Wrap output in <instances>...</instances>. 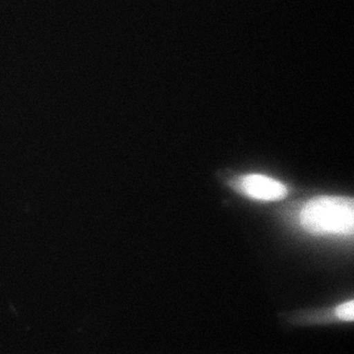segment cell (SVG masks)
<instances>
[{"label": "cell", "mask_w": 354, "mask_h": 354, "mask_svg": "<svg viewBox=\"0 0 354 354\" xmlns=\"http://www.w3.org/2000/svg\"><path fill=\"white\" fill-rule=\"evenodd\" d=\"M354 301H350L344 302L343 304L339 306L336 308V316L343 321L353 322L354 319L353 314Z\"/></svg>", "instance_id": "cell-3"}, {"label": "cell", "mask_w": 354, "mask_h": 354, "mask_svg": "<svg viewBox=\"0 0 354 354\" xmlns=\"http://www.w3.org/2000/svg\"><path fill=\"white\" fill-rule=\"evenodd\" d=\"M243 194L258 201H277L287 196V188L283 184L261 174H248L237 182Z\"/></svg>", "instance_id": "cell-2"}, {"label": "cell", "mask_w": 354, "mask_h": 354, "mask_svg": "<svg viewBox=\"0 0 354 354\" xmlns=\"http://www.w3.org/2000/svg\"><path fill=\"white\" fill-rule=\"evenodd\" d=\"M302 227L314 235L353 233V198L346 196H322L311 199L302 209Z\"/></svg>", "instance_id": "cell-1"}]
</instances>
